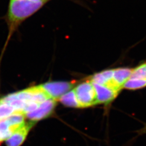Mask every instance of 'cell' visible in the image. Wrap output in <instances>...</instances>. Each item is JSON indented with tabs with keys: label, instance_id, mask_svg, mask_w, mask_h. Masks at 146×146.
Returning a JSON list of instances; mask_svg holds the SVG:
<instances>
[{
	"label": "cell",
	"instance_id": "1",
	"mask_svg": "<svg viewBox=\"0 0 146 146\" xmlns=\"http://www.w3.org/2000/svg\"><path fill=\"white\" fill-rule=\"evenodd\" d=\"M44 4L31 0H11L8 13V39L23 21L38 11Z\"/></svg>",
	"mask_w": 146,
	"mask_h": 146
},
{
	"label": "cell",
	"instance_id": "2",
	"mask_svg": "<svg viewBox=\"0 0 146 146\" xmlns=\"http://www.w3.org/2000/svg\"><path fill=\"white\" fill-rule=\"evenodd\" d=\"M74 90L80 108H87L98 104L94 86L90 81L79 84Z\"/></svg>",
	"mask_w": 146,
	"mask_h": 146
},
{
	"label": "cell",
	"instance_id": "3",
	"mask_svg": "<svg viewBox=\"0 0 146 146\" xmlns=\"http://www.w3.org/2000/svg\"><path fill=\"white\" fill-rule=\"evenodd\" d=\"M74 84L65 81L48 82L40 85L43 90L50 98L58 100L64 94L72 89Z\"/></svg>",
	"mask_w": 146,
	"mask_h": 146
},
{
	"label": "cell",
	"instance_id": "4",
	"mask_svg": "<svg viewBox=\"0 0 146 146\" xmlns=\"http://www.w3.org/2000/svg\"><path fill=\"white\" fill-rule=\"evenodd\" d=\"M56 105V101L52 99H48L42 102L36 110L28 113L25 116L32 122L47 118L52 114Z\"/></svg>",
	"mask_w": 146,
	"mask_h": 146
},
{
	"label": "cell",
	"instance_id": "5",
	"mask_svg": "<svg viewBox=\"0 0 146 146\" xmlns=\"http://www.w3.org/2000/svg\"><path fill=\"white\" fill-rule=\"evenodd\" d=\"M133 69L117 68L114 70L113 79L106 86L115 91L120 92L125 82L131 78Z\"/></svg>",
	"mask_w": 146,
	"mask_h": 146
},
{
	"label": "cell",
	"instance_id": "6",
	"mask_svg": "<svg viewBox=\"0 0 146 146\" xmlns=\"http://www.w3.org/2000/svg\"><path fill=\"white\" fill-rule=\"evenodd\" d=\"M35 123V122L32 121L27 123L25 122L7 140V146H21L26 140L28 133Z\"/></svg>",
	"mask_w": 146,
	"mask_h": 146
},
{
	"label": "cell",
	"instance_id": "7",
	"mask_svg": "<svg viewBox=\"0 0 146 146\" xmlns=\"http://www.w3.org/2000/svg\"><path fill=\"white\" fill-rule=\"evenodd\" d=\"M92 82L95 90L98 104H108L115 99L119 93L104 85Z\"/></svg>",
	"mask_w": 146,
	"mask_h": 146
},
{
	"label": "cell",
	"instance_id": "8",
	"mask_svg": "<svg viewBox=\"0 0 146 146\" xmlns=\"http://www.w3.org/2000/svg\"><path fill=\"white\" fill-rule=\"evenodd\" d=\"M20 127L12 125L7 117L0 121V145L3 141L10 137Z\"/></svg>",
	"mask_w": 146,
	"mask_h": 146
},
{
	"label": "cell",
	"instance_id": "9",
	"mask_svg": "<svg viewBox=\"0 0 146 146\" xmlns=\"http://www.w3.org/2000/svg\"><path fill=\"white\" fill-rule=\"evenodd\" d=\"M114 69H108L96 73L90 78V81L107 86L111 81Z\"/></svg>",
	"mask_w": 146,
	"mask_h": 146
},
{
	"label": "cell",
	"instance_id": "10",
	"mask_svg": "<svg viewBox=\"0 0 146 146\" xmlns=\"http://www.w3.org/2000/svg\"><path fill=\"white\" fill-rule=\"evenodd\" d=\"M58 100L61 102V103H62L64 106L66 107L78 108H80L74 89H72L69 91L67 93L64 94Z\"/></svg>",
	"mask_w": 146,
	"mask_h": 146
},
{
	"label": "cell",
	"instance_id": "11",
	"mask_svg": "<svg viewBox=\"0 0 146 146\" xmlns=\"http://www.w3.org/2000/svg\"><path fill=\"white\" fill-rule=\"evenodd\" d=\"M15 113V110L2 99H0V121L4 120Z\"/></svg>",
	"mask_w": 146,
	"mask_h": 146
},
{
	"label": "cell",
	"instance_id": "12",
	"mask_svg": "<svg viewBox=\"0 0 146 146\" xmlns=\"http://www.w3.org/2000/svg\"><path fill=\"white\" fill-rule=\"evenodd\" d=\"M146 87V80L140 78H130L125 82L123 88L136 90Z\"/></svg>",
	"mask_w": 146,
	"mask_h": 146
},
{
	"label": "cell",
	"instance_id": "13",
	"mask_svg": "<svg viewBox=\"0 0 146 146\" xmlns=\"http://www.w3.org/2000/svg\"><path fill=\"white\" fill-rule=\"evenodd\" d=\"M131 78H140L146 80V62L133 69Z\"/></svg>",
	"mask_w": 146,
	"mask_h": 146
},
{
	"label": "cell",
	"instance_id": "14",
	"mask_svg": "<svg viewBox=\"0 0 146 146\" xmlns=\"http://www.w3.org/2000/svg\"><path fill=\"white\" fill-rule=\"evenodd\" d=\"M31 1H32L33 2H42V3H46L49 0H31Z\"/></svg>",
	"mask_w": 146,
	"mask_h": 146
},
{
	"label": "cell",
	"instance_id": "15",
	"mask_svg": "<svg viewBox=\"0 0 146 146\" xmlns=\"http://www.w3.org/2000/svg\"><path fill=\"white\" fill-rule=\"evenodd\" d=\"M142 133H146V126L143 129H142Z\"/></svg>",
	"mask_w": 146,
	"mask_h": 146
}]
</instances>
